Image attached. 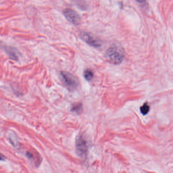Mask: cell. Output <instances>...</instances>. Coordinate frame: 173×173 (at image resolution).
I'll use <instances>...</instances> for the list:
<instances>
[{
    "label": "cell",
    "instance_id": "1",
    "mask_svg": "<svg viewBox=\"0 0 173 173\" xmlns=\"http://www.w3.org/2000/svg\"><path fill=\"white\" fill-rule=\"evenodd\" d=\"M106 55L109 61L114 64H120L124 58L123 50L116 46H111L108 48Z\"/></svg>",
    "mask_w": 173,
    "mask_h": 173
},
{
    "label": "cell",
    "instance_id": "2",
    "mask_svg": "<svg viewBox=\"0 0 173 173\" xmlns=\"http://www.w3.org/2000/svg\"><path fill=\"white\" fill-rule=\"evenodd\" d=\"M60 76L61 81L69 91H73L77 88L78 85V81L72 74L63 71L61 72Z\"/></svg>",
    "mask_w": 173,
    "mask_h": 173
},
{
    "label": "cell",
    "instance_id": "3",
    "mask_svg": "<svg viewBox=\"0 0 173 173\" xmlns=\"http://www.w3.org/2000/svg\"><path fill=\"white\" fill-rule=\"evenodd\" d=\"M76 151L80 157H85L88 151V141L83 135H80L76 140Z\"/></svg>",
    "mask_w": 173,
    "mask_h": 173
},
{
    "label": "cell",
    "instance_id": "4",
    "mask_svg": "<svg viewBox=\"0 0 173 173\" xmlns=\"http://www.w3.org/2000/svg\"><path fill=\"white\" fill-rule=\"evenodd\" d=\"M80 37L82 40L93 47H99L101 45V41L91 34L87 32H81Z\"/></svg>",
    "mask_w": 173,
    "mask_h": 173
},
{
    "label": "cell",
    "instance_id": "5",
    "mask_svg": "<svg viewBox=\"0 0 173 173\" xmlns=\"http://www.w3.org/2000/svg\"><path fill=\"white\" fill-rule=\"evenodd\" d=\"M64 14L65 18L69 22L74 25H79L80 24L81 19L75 11L70 9H66L64 11Z\"/></svg>",
    "mask_w": 173,
    "mask_h": 173
},
{
    "label": "cell",
    "instance_id": "6",
    "mask_svg": "<svg viewBox=\"0 0 173 173\" xmlns=\"http://www.w3.org/2000/svg\"><path fill=\"white\" fill-rule=\"evenodd\" d=\"M4 49L6 53H7V54L12 60L18 61V51L15 49H14L13 47H5Z\"/></svg>",
    "mask_w": 173,
    "mask_h": 173
},
{
    "label": "cell",
    "instance_id": "7",
    "mask_svg": "<svg viewBox=\"0 0 173 173\" xmlns=\"http://www.w3.org/2000/svg\"><path fill=\"white\" fill-rule=\"evenodd\" d=\"M83 110V106L81 103H77L72 106L71 111L72 112H75L77 114H80L81 113Z\"/></svg>",
    "mask_w": 173,
    "mask_h": 173
},
{
    "label": "cell",
    "instance_id": "8",
    "mask_svg": "<svg viewBox=\"0 0 173 173\" xmlns=\"http://www.w3.org/2000/svg\"><path fill=\"white\" fill-rule=\"evenodd\" d=\"M150 111V106L148 104L144 103L143 105L140 107V111L143 115H146Z\"/></svg>",
    "mask_w": 173,
    "mask_h": 173
},
{
    "label": "cell",
    "instance_id": "9",
    "mask_svg": "<svg viewBox=\"0 0 173 173\" xmlns=\"http://www.w3.org/2000/svg\"><path fill=\"white\" fill-rule=\"evenodd\" d=\"M84 77L86 80L90 81L93 77V73L91 69H87L84 72Z\"/></svg>",
    "mask_w": 173,
    "mask_h": 173
},
{
    "label": "cell",
    "instance_id": "10",
    "mask_svg": "<svg viewBox=\"0 0 173 173\" xmlns=\"http://www.w3.org/2000/svg\"><path fill=\"white\" fill-rule=\"evenodd\" d=\"M5 156L0 153V161H5Z\"/></svg>",
    "mask_w": 173,
    "mask_h": 173
},
{
    "label": "cell",
    "instance_id": "11",
    "mask_svg": "<svg viewBox=\"0 0 173 173\" xmlns=\"http://www.w3.org/2000/svg\"><path fill=\"white\" fill-rule=\"evenodd\" d=\"M27 156H28L30 158H33V155H32V154H31V153H28H28H27Z\"/></svg>",
    "mask_w": 173,
    "mask_h": 173
},
{
    "label": "cell",
    "instance_id": "12",
    "mask_svg": "<svg viewBox=\"0 0 173 173\" xmlns=\"http://www.w3.org/2000/svg\"><path fill=\"white\" fill-rule=\"evenodd\" d=\"M136 1L140 3H144L146 1V0H136Z\"/></svg>",
    "mask_w": 173,
    "mask_h": 173
}]
</instances>
